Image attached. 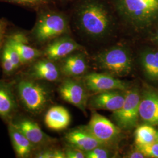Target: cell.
<instances>
[{
    "mask_svg": "<svg viewBox=\"0 0 158 158\" xmlns=\"http://www.w3.org/2000/svg\"><path fill=\"white\" fill-rule=\"evenodd\" d=\"M74 14L80 29L91 38H104L113 29V14L102 0L81 1Z\"/></svg>",
    "mask_w": 158,
    "mask_h": 158,
    "instance_id": "obj_1",
    "label": "cell"
},
{
    "mask_svg": "<svg viewBox=\"0 0 158 158\" xmlns=\"http://www.w3.org/2000/svg\"><path fill=\"white\" fill-rule=\"evenodd\" d=\"M118 15L131 28L142 30L158 22V0H111Z\"/></svg>",
    "mask_w": 158,
    "mask_h": 158,
    "instance_id": "obj_2",
    "label": "cell"
},
{
    "mask_svg": "<svg viewBox=\"0 0 158 158\" xmlns=\"http://www.w3.org/2000/svg\"><path fill=\"white\" fill-rule=\"evenodd\" d=\"M17 97L25 110L34 115L41 113L49 100V93L39 80L25 76L15 85Z\"/></svg>",
    "mask_w": 158,
    "mask_h": 158,
    "instance_id": "obj_3",
    "label": "cell"
},
{
    "mask_svg": "<svg viewBox=\"0 0 158 158\" xmlns=\"http://www.w3.org/2000/svg\"><path fill=\"white\" fill-rule=\"evenodd\" d=\"M69 23L62 13L48 11L42 12L38 18L32 35L39 44L52 41L68 32Z\"/></svg>",
    "mask_w": 158,
    "mask_h": 158,
    "instance_id": "obj_4",
    "label": "cell"
},
{
    "mask_svg": "<svg viewBox=\"0 0 158 158\" xmlns=\"http://www.w3.org/2000/svg\"><path fill=\"white\" fill-rule=\"evenodd\" d=\"M97 61L103 69L118 76L127 75L132 69L130 52L123 46H115L102 52L97 57Z\"/></svg>",
    "mask_w": 158,
    "mask_h": 158,
    "instance_id": "obj_5",
    "label": "cell"
},
{
    "mask_svg": "<svg viewBox=\"0 0 158 158\" xmlns=\"http://www.w3.org/2000/svg\"><path fill=\"white\" fill-rule=\"evenodd\" d=\"M140 101L139 93L136 89L126 92L123 106L113 114V118L119 127L124 130H131L136 126L139 117Z\"/></svg>",
    "mask_w": 158,
    "mask_h": 158,
    "instance_id": "obj_6",
    "label": "cell"
},
{
    "mask_svg": "<svg viewBox=\"0 0 158 158\" xmlns=\"http://www.w3.org/2000/svg\"><path fill=\"white\" fill-rule=\"evenodd\" d=\"M88 130L96 138L106 144L114 141L120 134V130L111 121L96 112L92 114Z\"/></svg>",
    "mask_w": 158,
    "mask_h": 158,
    "instance_id": "obj_7",
    "label": "cell"
},
{
    "mask_svg": "<svg viewBox=\"0 0 158 158\" xmlns=\"http://www.w3.org/2000/svg\"><path fill=\"white\" fill-rule=\"evenodd\" d=\"M11 82L0 80V118L10 124L18 111L17 97Z\"/></svg>",
    "mask_w": 158,
    "mask_h": 158,
    "instance_id": "obj_8",
    "label": "cell"
},
{
    "mask_svg": "<svg viewBox=\"0 0 158 158\" xmlns=\"http://www.w3.org/2000/svg\"><path fill=\"white\" fill-rule=\"evenodd\" d=\"M85 83L89 90L102 93L111 90H126L128 85L124 81L108 74L91 73L85 77Z\"/></svg>",
    "mask_w": 158,
    "mask_h": 158,
    "instance_id": "obj_9",
    "label": "cell"
},
{
    "mask_svg": "<svg viewBox=\"0 0 158 158\" xmlns=\"http://www.w3.org/2000/svg\"><path fill=\"white\" fill-rule=\"evenodd\" d=\"M58 90L63 100L85 111L87 100L83 85L72 79H66L60 85Z\"/></svg>",
    "mask_w": 158,
    "mask_h": 158,
    "instance_id": "obj_10",
    "label": "cell"
},
{
    "mask_svg": "<svg viewBox=\"0 0 158 158\" xmlns=\"http://www.w3.org/2000/svg\"><path fill=\"white\" fill-rule=\"evenodd\" d=\"M81 48V46L71 38L61 36L52 40L46 46L43 54L46 59L56 61L64 59Z\"/></svg>",
    "mask_w": 158,
    "mask_h": 158,
    "instance_id": "obj_11",
    "label": "cell"
},
{
    "mask_svg": "<svg viewBox=\"0 0 158 158\" xmlns=\"http://www.w3.org/2000/svg\"><path fill=\"white\" fill-rule=\"evenodd\" d=\"M25 136L35 147L43 146L52 143L53 139L41 130L40 125L28 118L18 119L11 122Z\"/></svg>",
    "mask_w": 158,
    "mask_h": 158,
    "instance_id": "obj_12",
    "label": "cell"
},
{
    "mask_svg": "<svg viewBox=\"0 0 158 158\" xmlns=\"http://www.w3.org/2000/svg\"><path fill=\"white\" fill-rule=\"evenodd\" d=\"M70 146L87 152L104 144L96 138L87 128L70 130L65 135Z\"/></svg>",
    "mask_w": 158,
    "mask_h": 158,
    "instance_id": "obj_13",
    "label": "cell"
},
{
    "mask_svg": "<svg viewBox=\"0 0 158 158\" xmlns=\"http://www.w3.org/2000/svg\"><path fill=\"white\" fill-rule=\"evenodd\" d=\"M6 41L18 52L23 64L32 63L43 54L42 52L29 45L28 38L24 34H13Z\"/></svg>",
    "mask_w": 158,
    "mask_h": 158,
    "instance_id": "obj_14",
    "label": "cell"
},
{
    "mask_svg": "<svg viewBox=\"0 0 158 158\" xmlns=\"http://www.w3.org/2000/svg\"><path fill=\"white\" fill-rule=\"evenodd\" d=\"M54 62L46 58L35 61L29 69L27 76L39 81H56L60 77V71Z\"/></svg>",
    "mask_w": 158,
    "mask_h": 158,
    "instance_id": "obj_15",
    "label": "cell"
},
{
    "mask_svg": "<svg viewBox=\"0 0 158 158\" xmlns=\"http://www.w3.org/2000/svg\"><path fill=\"white\" fill-rule=\"evenodd\" d=\"M126 93L117 90L99 93L91 100L90 106L94 108L115 111L124 104Z\"/></svg>",
    "mask_w": 158,
    "mask_h": 158,
    "instance_id": "obj_16",
    "label": "cell"
},
{
    "mask_svg": "<svg viewBox=\"0 0 158 158\" xmlns=\"http://www.w3.org/2000/svg\"><path fill=\"white\" fill-rule=\"evenodd\" d=\"M139 117L147 124L158 125V93L146 92L140 101Z\"/></svg>",
    "mask_w": 158,
    "mask_h": 158,
    "instance_id": "obj_17",
    "label": "cell"
},
{
    "mask_svg": "<svg viewBox=\"0 0 158 158\" xmlns=\"http://www.w3.org/2000/svg\"><path fill=\"white\" fill-rule=\"evenodd\" d=\"M8 124L9 134L17 157L29 158L36 147L12 123Z\"/></svg>",
    "mask_w": 158,
    "mask_h": 158,
    "instance_id": "obj_18",
    "label": "cell"
},
{
    "mask_svg": "<svg viewBox=\"0 0 158 158\" xmlns=\"http://www.w3.org/2000/svg\"><path fill=\"white\" fill-rule=\"evenodd\" d=\"M71 117L68 110L62 106L51 107L46 114L45 124L49 128L55 131L66 129L70 124Z\"/></svg>",
    "mask_w": 158,
    "mask_h": 158,
    "instance_id": "obj_19",
    "label": "cell"
},
{
    "mask_svg": "<svg viewBox=\"0 0 158 158\" xmlns=\"http://www.w3.org/2000/svg\"><path fill=\"white\" fill-rule=\"evenodd\" d=\"M63 59L61 71L66 76H80L87 69V63L81 54H70Z\"/></svg>",
    "mask_w": 158,
    "mask_h": 158,
    "instance_id": "obj_20",
    "label": "cell"
},
{
    "mask_svg": "<svg viewBox=\"0 0 158 158\" xmlns=\"http://www.w3.org/2000/svg\"><path fill=\"white\" fill-rule=\"evenodd\" d=\"M135 140L138 147L152 144L157 140V131L151 125H141L136 130Z\"/></svg>",
    "mask_w": 158,
    "mask_h": 158,
    "instance_id": "obj_21",
    "label": "cell"
},
{
    "mask_svg": "<svg viewBox=\"0 0 158 158\" xmlns=\"http://www.w3.org/2000/svg\"><path fill=\"white\" fill-rule=\"evenodd\" d=\"M142 65L147 76L158 80V52H146L141 56Z\"/></svg>",
    "mask_w": 158,
    "mask_h": 158,
    "instance_id": "obj_22",
    "label": "cell"
},
{
    "mask_svg": "<svg viewBox=\"0 0 158 158\" xmlns=\"http://www.w3.org/2000/svg\"><path fill=\"white\" fill-rule=\"evenodd\" d=\"M1 65L4 73L7 76L12 75L16 71L9 54L4 46L1 55Z\"/></svg>",
    "mask_w": 158,
    "mask_h": 158,
    "instance_id": "obj_23",
    "label": "cell"
},
{
    "mask_svg": "<svg viewBox=\"0 0 158 158\" xmlns=\"http://www.w3.org/2000/svg\"><path fill=\"white\" fill-rule=\"evenodd\" d=\"M6 2L18 4L31 8H38L45 6L49 2V0H0Z\"/></svg>",
    "mask_w": 158,
    "mask_h": 158,
    "instance_id": "obj_24",
    "label": "cell"
},
{
    "mask_svg": "<svg viewBox=\"0 0 158 158\" xmlns=\"http://www.w3.org/2000/svg\"><path fill=\"white\" fill-rule=\"evenodd\" d=\"M35 157L38 158H65V152L59 149H44L35 153Z\"/></svg>",
    "mask_w": 158,
    "mask_h": 158,
    "instance_id": "obj_25",
    "label": "cell"
},
{
    "mask_svg": "<svg viewBox=\"0 0 158 158\" xmlns=\"http://www.w3.org/2000/svg\"><path fill=\"white\" fill-rule=\"evenodd\" d=\"M4 47L6 48V50L8 52L9 56L11 59L12 63L15 67V69L17 70V69H18L22 65H23L19 53L15 49V48H13L6 40L4 45Z\"/></svg>",
    "mask_w": 158,
    "mask_h": 158,
    "instance_id": "obj_26",
    "label": "cell"
},
{
    "mask_svg": "<svg viewBox=\"0 0 158 158\" xmlns=\"http://www.w3.org/2000/svg\"><path fill=\"white\" fill-rule=\"evenodd\" d=\"M138 148L145 156L158 158V142H154L148 145Z\"/></svg>",
    "mask_w": 158,
    "mask_h": 158,
    "instance_id": "obj_27",
    "label": "cell"
},
{
    "mask_svg": "<svg viewBox=\"0 0 158 158\" xmlns=\"http://www.w3.org/2000/svg\"><path fill=\"white\" fill-rule=\"evenodd\" d=\"M97 147L90 151L86 152L85 158H107L109 157V152L107 150Z\"/></svg>",
    "mask_w": 158,
    "mask_h": 158,
    "instance_id": "obj_28",
    "label": "cell"
},
{
    "mask_svg": "<svg viewBox=\"0 0 158 158\" xmlns=\"http://www.w3.org/2000/svg\"><path fill=\"white\" fill-rule=\"evenodd\" d=\"M68 148L64 151L67 158H85V154L84 151L72 146Z\"/></svg>",
    "mask_w": 158,
    "mask_h": 158,
    "instance_id": "obj_29",
    "label": "cell"
},
{
    "mask_svg": "<svg viewBox=\"0 0 158 158\" xmlns=\"http://www.w3.org/2000/svg\"><path fill=\"white\" fill-rule=\"evenodd\" d=\"M8 27V22L4 18H0V52L4 40L6 29Z\"/></svg>",
    "mask_w": 158,
    "mask_h": 158,
    "instance_id": "obj_30",
    "label": "cell"
},
{
    "mask_svg": "<svg viewBox=\"0 0 158 158\" xmlns=\"http://www.w3.org/2000/svg\"><path fill=\"white\" fill-rule=\"evenodd\" d=\"M128 157L130 158H145V155L138 149V151L131 153Z\"/></svg>",
    "mask_w": 158,
    "mask_h": 158,
    "instance_id": "obj_31",
    "label": "cell"
},
{
    "mask_svg": "<svg viewBox=\"0 0 158 158\" xmlns=\"http://www.w3.org/2000/svg\"><path fill=\"white\" fill-rule=\"evenodd\" d=\"M155 40H156V42L158 43V29L156 32V36H155Z\"/></svg>",
    "mask_w": 158,
    "mask_h": 158,
    "instance_id": "obj_32",
    "label": "cell"
},
{
    "mask_svg": "<svg viewBox=\"0 0 158 158\" xmlns=\"http://www.w3.org/2000/svg\"><path fill=\"white\" fill-rule=\"evenodd\" d=\"M158 139V132H157V139Z\"/></svg>",
    "mask_w": 158,
    "mask_h": 158,
    "instance_id": "obj_33",
    "label": "cell"
},
{
    "mask_svg": "<svg viewBox=\"0 0 158 158\" xmlns=\"http://www.w3.org/2000/svg\"><path fill=\"white\" fill-rule=\"evenodd\" d=\"M156 141H157L158 142V139H157V140H156Z\"/></svg>",
    "mask_w": 158,
    "mask_h": 158,
    "instance_id": "obj_34",
    "label": "cell"
}]
</instances>
